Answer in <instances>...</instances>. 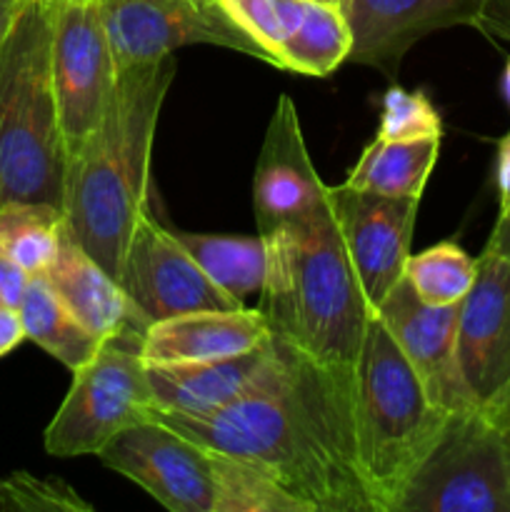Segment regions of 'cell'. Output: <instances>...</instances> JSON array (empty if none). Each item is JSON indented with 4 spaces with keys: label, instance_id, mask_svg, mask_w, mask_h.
<instances>
[{
    "label": "cell",
    "instance_id": "6da1fadb",
    "mask_svg": "<svg viewBox=\"0 0 510 512\" xmlns=\"http://www.w3.org/2000/svg\"><path fill=\"white\" fill-rule=\"evenodd\" d=\"M273 368L218 413H158L178 433L263 470L310 512H380L355 443L345 380L275 338Z\"/></svg>",
    "mask_w": 510,
    "mask_h": 512
},
{
    "label": "cell",
    "instance_id": "7a4b0ae2",
    "mask_svg": "<svg viewBox=\"0 0 510 512\" xmlns=\"http://www.w3.org/2000/svg\"><path fill=\"white\" fill-rule=\"evenodd\" d=\"M175 70V55L120 70L103 118L68 160L65 233L118 283L130 235L150 210L155 130Z\"/></svg>",
    "mask_w": 510,
    "mask_h": 512
},
{
    "label": "cell",
    "instance_id": "3957f363",
    "mask_svg": "<svg viewBox=\"0 0 510 512\" xmlns=\"http://www.w3.org/2000/svg\"><path fill=\"white\" fill-rule=\"evenodd\" d=\"M263 238L268 273L258 310L273 335L353 385L355 360L375 310L350 263L330 190L318 210Z\"/></svg>",
    "mask_w": 510,
    "mask_h": 512
},
{
    "label": "cell",
    "instance_id": "277c9868",
    "mask_svg": "<svg viewBox=\"0 0 510 512\" xmlns=\"http://www.w3.org/2000/svg\"><path fill=\"white\" fill-rule=\"evenodd\" d=\"M55 0H28L0 50V205L63 210L68 148L53 83Z\"/></svg>",
    "mask_w": 510,
    "mask_h": 512
},
{
    "label": "cell",
    "instance_id": "5b68a950",
    "mask_svg": "<svg viewBox=\"0 0 510 512\" xmlns=\"http://www.w3.org/2000/svg\"><path fill=\"white\" fill-rule=\"evenodd\" d=\"M353 425L360 463L380 512L398 500L450 413L430 403L423 383L378 313L370 315L353 368Z\"/></svg>",
    "mask_w": 510,
    "mask_h": 512
},
{
    "label": "cell",
    "instance_id": "8992f818",
    "mask_svg": "<svg viewBox=\"0 0 510 512\" xmlns=\"http://www.w3.org/2000/svg\"><path fill=\"white\" fill-rule=\"evenodd\" d=\"M395 512H510V413L475 405L450 413Z\"/></svg>",
    "mask_w": 510,
    "mask_h": 512
},
{
    "label": "cell",
    "instance_id": "52a82bcc",
    "mask_svg": "<svg viewBox=\"0 0 510 512\" xmlns=\"http://www.w3.org/2000/svg\"><path fill=\"white\" fill-rule=\"evenodd\" d=\"M140 335V330H123L105 338L98 353L75 370L68 395L45 428L43 443L50 455H100L120 433L155 420Z\"/></svg>",
    "mask_w": 510,
    "mask_h": 512
},
{
    "label": "cell",
    "instance_id": "ba28073f",
    "mask_svg": "<svg viewBox=\"0 0 510 512\" xmlns=\"http://www.w3.org/2000/svg\"><path fill=\"white\" fill-rule=\"evenodd\" d=\"M248 35L265 63L308 78H328L348 60L350 25L345 10L320 0H210Z\"/></svg>",
    "mask_w": 510,
    "mask_h": 512
},
{
    "label": "cell",
    "instance_id": "9c48e42d",
    "mask_svg": "<svg viewBox=\"0 0 510 512\" xmlns=\"http://www.w3.org/2000/svg\"><path fill=\"white\" fill-rule=\"evenodd\" d=\"M458 355L475 400L503 403L510 390V215L495 220L475 258V280L460 300Z\"/></svg>",
    "mask_w": 510,
    "mask_h": 512
},
{
    "label": "cell",
    "instance_id": "30bf717a",
    "mask_svg": "<svg viewBox=\"0 0 510 512\" xmlns=\"http://www.w3.org/2000/svg\"><path fill=\"white\" fill-rule=\"evenodd\" d=\"M115 78L100 0H55L53 83L68 160L103 118Z\"/></svg>",
    "mask_w": 510,
    "mask_h": 512
},
{
    "label": "cell",
    "instance_id": "8fae6325",
    "mask_svg": "<svg viewBox=\"0 0 510 512\" xmlns=\"http://www.w3.org/2000/svg\"><path fill=\"white\" fill-rule=\"evenodd\" d=\"M120 285L145 328L155 320L195 310L243 308L240 300L220 290L205 275L175 230H168L155 218L153 208L140 215L130 235Z\"/></svg>",
    "mask_w": 510,
    "mask_h": 512
},
{
    "label": "cell",
    "instance_id": "7c38bea8",
    "mask_svg": "<svg viewBox=\"0 0 510 512\" xmlns=\"http://www.w3.org/2000/svg\"><path fill=\"white\" fill-rule=\"evenodd\" d=\"M98 458L170 512H215V450L160 420L120 433Z\"/></svg>",
    "mask_w": 510,
    "mask_h": 512
},
{
    "label": "cell",
    "instance_id": "4fadbf2b",
    "mask_svg": "<svg viewBox=\"0 0 510 512\" xmlns=\"http://www.w3.org/2000/svg\"><path fill=\"white\" fill-rule=\"evenodd\" d=\"M100 13L118 73L185 45H218L265 63L263 50L210 0H100Z\"/></svg>",
    "mask_w": 510,
    "mask_h": 512
},
{
    "label": "cell",
    "instance_id": "5bb4252c",
    "mask_svg": "<svg viewBox=\"0 0 510 512\" xmlns=\"http://www.w3.org/2000/svg\"><path fill=\"white\" fill-rule=\"evenodd\" d=\"M330 205L365 300L378 310L405 275L420 198H390L330 185Z\"/></svg>",
    "mask_w": 510,
    "mask_h": 512
},
{
    "label": "cell",
    "instance_id": "9a60e30c",
    "mask_svg": "<svg viewBox=\"0 0 510 512\" xmlns=\"http://www.w3.org/2000/svg\"><path fill=\"white\" fill-rule=\"evenodd\" d=\"M375 313L390 330L405 360L423 383L430 403L445 413H463L480 405L465 383L458 355L460 303L430 305L400 280Z\"/></svg>",
    "mask_w": 510,
    "mask_h": 512
},
{
    "label": "cell",
    "instance_id": "2e32d148",
    "mask_svg": "<svg viewBox=\"0 0 510 512\" xmlns=\"http://www.w3.org/2000/svg\"><path fill=\"white\" fill-rule=\"evenodd\" d=\"M330 185L320 180L305 145L300 115L290 95H280L270 115L253 175V210L258 233L305 218L328 200Z\"/></svg>",
    "mask_w": 510,
    "mask_h": 512
},
{
    "label": "cell",
    "instance_id": "e0dca14e",
    "mask_svg": "<svg viewBox=\"0 0 510 512\" xmlns=\"http://www.w3.org/2000/svg\"><path fill=\"white\" fill-rule=\"evenodd\" d=\"M483 0H348L350 63L370 65L395 75L400 60L425 35L435 30L473 25Z\"/></svg>",
    "mask_w": 510,
    "mask_h": 512
},
{
    "label": "cell",
    "instance_id": "ac0fdd59",
    "mask_svg": "<svg viewBox=\"0 0 510 512\" xmlns=\"http://www.w3.org/2000/svg\"><path fill=\"white\" fill-rule=\"evenodd\" d=\"M273 338L260 310H195L150 323L140 335V358L148 365L205 363L263 348Z\"/></svg>",
    "mask_w": 510,
    "mask_h": 512
},
{
    "label": "cell",
    "instance_id": "d6986e66",
    "mask_svg": "<svg viewBox=\"0 0 510 512\" xmlns=\"http://www.w3.org/2000/svg\"><path fill=\"white\" fill-rule=\"evenodd\" d=\"M278 345L275 335L268 345L233 358L205 360V363L148 365L150 390L155 400V415H203L218 413L225 405L243 398L255 383L265 378L275 363Z\"/></svg>",
    "mask_w": 510,
    "mask_h": 512
},
{
    "label": "cell",
    "instance_id": "ffe728a7",
    "mask_svg": "<svg viewBox=\"0 0 510 512\" xmlns=\"http://www.w3.org/2000/svg\"><path fill=\"white\" fill-rule=\"evenodd\" d=\"M43 275L65 308L98 338H113L123 330H145L123 285L68 233Z\"/></svg>",
    "mask_w": 510,
    "mask_h": 512
},
{
    "label": "cell",
    "instance_id": "44dd1931",
    "mask_svg": "<svg viewBox=\"0 0 510 512\" xmlns=\"http://www.w3.org/2000/svg\"><path fill=\"white\" fill-rule=\"evenodd\" d=\"M440 155V138L385 140L375 135L343 185L390 198H420Z\"/></svg>",
    "mask_w": 510,
    "mask_h": 512
},
{
    "label": "cell",
    "instance_id": "7402d4cb",
    "mask_svg": "<svg viewBox=\"0 0 510 512\" xmlns=\"http://www.w3.org/2000/svg\"><path fill=\"white\" fill-rule=\"evenodd\" d=\"M18 310L20 318H23L25 338L40 345L50 358L63 363L70 373L83 368L103 345V338L85 328L65 308V303L50 288L45 275H30Z\"/></svg>",
    "mask_w": 510,
    "mask_h": 512
},
{
    "label": "cell",
    "instance_id": "603a6c76",
    "mask_svg": "<svg viewBox=\"0 0 510 512\" xmlns=\"http://www.w3.org/2000/svg\"><path fill=\"white\" fill-rule=\"evenodd\" d=\"M195 263L210 280L243 303L248 295H260L268 273V245L263 235H215L175 230Z\"/></svg>",
    "mask_w": 510,
    "mask_h": 512
},
{
    "label": "cell",
    "instance_id": "cb8c5ba5",
    "mask_svg": "<svg viewBox=\"0 0 510 512\" xmlns=\"http://www.w3.org/2000/svg\"><path fill=\"white\" fill-rule=\"evenodd\" d=\"M65 235L63 210L48 203L0 205V255L28 275H43L53 263Z\"/></svg>",
    "mask_w": 510,
    "mask_h": 512
},
{
    "label": "cell",
    "instance_id": "d4e9b609",
    "mask_svg": "<svg viewBox=\"0 0 510 512\" xmlns=\"http://www.w3.org/2000/svg\"><path fill=\"white\" fill-rule=\"evenodd\" d=\"M403 278L425 303H460L475 280V258H470L458 243L445 240L420 253H410Z\"/></svg>",
    "mask_w": 510,
    "mask_h": 512
},
{
    "label": "cell",
    "instance_id": "484cf974",
    "mask_svg": "<svg viewBox=\"0 0 510 512\" xmlns=\"http://www.w3.org/2000/svg\"><path fill=\"white\" fill-rule=\"evenodd\" d=\"M218 503L215 512H310L305 503L280 488L270 475L243 460L215 450Z\"/></svg>",
    "mask_w": 510,
    "mask_h": 512
},
{
    "label": "cell",
    "instance_id": "4316f807",
    "mask_svg": "<svg viewBox=\"0 0 510 512\" xmlns=\"http://www.w3.org/2000/svg\"><path fill=\"white\" fill-rule=\"evenodd\" d=\"M0 510L3 512H90L93 505L60 478H35L15 470L0 478Z\"/></svg>",
    "mask_w": 510,
    "mask_h": 512
},
{
    "label": "cell",
    "instance_id": "83f0119b",
    "mask_svg": "<svg viewBox=\"0 0 510 512\" xmlns=\"http://www.w3.org/2000/svg\"><path fill=\"white\" fill-rule=\"evenodd\" d=\"M375 135L385 140L443 138V120L423 90H408L395 83L383 95V113Z\"/></svg>",
    "mask_w": 510,
    "mask_h": 512
},
{
    "label": "cell",
    "instance_id": "f1b7e54d",
    "mask_svg": "<svg viewBox=\"0 0 510 512\" xmlns=\"http://www.w3.org/2000/svg\"><path fill=\"white\" fill-rule=\"evenodd\" d=\"M475 28L488 38L510 43V0H483Z\"/></svg>",
    "mask_w": 510,
    "mask_h": 512
},
{
    "label": "cell",
    "instance_id": "f546056e",
    "mask_svg": "<svg viewBox=\"0 0 510 512\" xmlns=\"http://www.w3.org/2000/svg\"><path fill=\"white\" fill-rule=\"evenodd\" d=\"M30 275L20 265L0 255V305H13L18 308L23 300L25 288H28Z\"/></svg>",
    "mask_w": 510,
    "mask_h": 512
},
{
    "label": "cell",
    "instance_id": "4dcf8cb0",
    "mask_svg": "<svg viewBox=\"0 0 510 512\" xmlns=\"http://www.w3.org/2000/svg\"><path fill=\"white\" fill-rule=\"evenodd\" d=\"M495 185H498V220H503L510 215V130L498 143Z\"/></svg>",
    "mask_w": 510,
    "mask_h": 512
},
{
    "label": "cell",
    "instance_id": "1f68e13d",
    "mask_svg": "<svg viewBox=\"0 0 510 512\" xmlns=\"http://www.w3.org/2000/svg\"><path fill=\"white\" fill-rule=\"evenodd\" d=\"M25 340L23 318L20 310L13 305H0V358L13 353L20 343Z\"/></svg>",
    "mask_w": 510,
    "mask_h": 512
},
{
    "label": "cell",
    "instance_id": "d6a6232c",
    "mask_svg": "<svg viewBox=\"0 0 510 512\" xmlns=\"http://www.w3.org/2000/svg\"><path fill=\"white\" fill-rule=\"evenodd\" d=\"M25 3H28V0H0V50H3L5 40H8L18 15L23 13Z\"/></svg>",
    "mask_w": 510,
    "mask_h": 512
},
{
    "label": "cell",
    "instance_id": "836d02e7",
    "mask_svg": "<svg viewBox=\"0 0 510 512\" xmlns=\"http://www.w3.org/2000/svg\"><path fill=\"white\" fill-rule=\"evenodd\" d=\"M500 90H503V98L510 108V58L503 68V78H500Z\"/></svg>",
    "mask_w": 510,
    "mask_h": 512
},
{
    "label": "cell",
    "instance_id": "e575fe53",
    "mask_svg": "<svg viewBox=\"0 0 510 512\" xmlns=\"http://www.w3.org/2000/svg\"><path fill=\"white\" fill-rule=\"evenodd\" d=\"M495 405H503V408L508 410V413H510V390H508V395H505V400H503V403H495Z\"/></svg>",
    "mask_w": 510,
    "mask_h": 512
},
{
    "label": "cell",
    "instance_id": "d590c367",
    "mask_svg": "<svg viewBox=\"0 0 510 512\" xmlns=\"http://www.w3.org/2000/svg\"><path fill=\"white\" fill-rule=\"evenodd\" d=\"M328 3L338 5V8H343V10H345V3H348V0H328Z\"/></svg>",
    "mask_w": 510,
    "mask_h": 512
},
{
    "label": "cell",
    "instance_id": "8d00e7d4",
    "mask_svg": "<svg viewBox=\"0 0 510 512\" xmlns=\"http://www.w3.org/2000/svg\"><path fill=\"white\" fill-rule=\"evenodd\" d=\"M320 3H328V0H320ZM330 5H333V3H330Z\"/></svg>",
    "mask_w": 510,
    "mask_h": 512
}]
</instances>
